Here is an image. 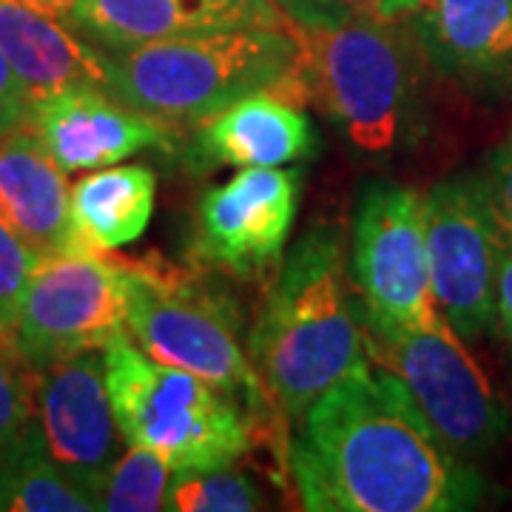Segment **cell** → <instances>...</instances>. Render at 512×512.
Returning <instances> with one entry per match:
<instances>
[{
    "label": "cell",
    "mask_w": 512,
    "mask_h": 512,
    "mask_svg": "<svg viewBox=\"0 0 512 512\" xmlns=\"http://www.w3.org/2000/svg\"><path fill=\"white\" fill-rule=\"evenodd\" d=\"M370 359L407 384L424 419L458 458L487 456L510 436L507 407L444 319L370 345Z\"/></svg>",
    "instance_id": "9"
},
{
    "label": "cell",
    "mask_w": 512,
    "mask_h": 512,
    "mask_svg": "<svg viewBox=\"0 0 512 512\" xmlns=\"http://www.w3.org/2000/svg\"><path fill=\"white\" fill-rule=\"evenodd\" d=\"M0 510H9V476L3 461H0Z\"/></svg>",
    "instance_id": "33"
},
{
    "label": "cell",
    "mask_w": 512,
    "mask_h": 512,
    "mask_svg": "<svg viewBox=\"0 0 512 512\" xmlns=\"http://www.w3.org/2000/svg\"><path fill=\"white\" fill-rule=\"evenodd\" d=\"M126 265V325L137 348L163 365L180 367L248 410L265 413L271 393L239 345L231 302L205 291L191 276L151 262Z\"/></svg>",
    "instance_id": "6"
},
{
    "label": "cell",
    "mask_w": 512,
    "mask_h": 512,
    "mask_svg": "<svg viewBox=\"0 0 512 512\" xmlns=\"http://www.w3.org/2000/svg\"><path fill=\"white\" fill-rule=\"evenodd\" d=\"M0 353H6V356H20L18 345H15V336L3 328V325H0Z\"/></svg>",
    "instance_id": "32"
},
{
    "label": "cell",
    "mask_w": 512,
    "mask_h": 512,
    "mask_svg": "<svg viewBox=\"0 0 512 512\" xmlns=\"http://www.w3.org/2000/svg\"><path fill=\"white\" fill-rule=\"evenodd\" d=\"M302 507L316 512H456L484 481L424 419L407 384L373 359L302 416L291 447Z\"/></svg>",
    "instance_id": "1"
},
{
    "label": "cell",
    "mask_w": 512,
    "mask_h": 512,
    "mask_svg": "<svg viewBox=\"0 0 512 512\" xmlns=\"http://www.w3.org/2000/svg\"><path fill=\"white\" fill-rule=\"evenodd\" d=\"M296 83L356 154L390 157L413 123L419 46L404 15L293 23Z\"/></svg>",
    "instance_id": "3"
},
{
    "label": "cell",
    "mask_w": 512,
    "mask_h": 512,
    "mask_svg": "<svg viewBox=\"0 0 512 512\" xmlns=\"http://www.w3.org/2000/svg\"><path fill=\"white\" fill-rule=\"evenodd\" d=\"M103 365L123 441L157 453L171 470L231 467L254 447V424L234 396L151 359L128 336L103 350Z\"/></svg>",
    "instance_id": "5"
},
{
    "label": "cell",
    "mask_w": 512,
    "mask_h": 512,
    "mask_svg": "<svg viewBox=\"0 0 512 512\" xmlns=\"http://www.w3.org/2000/svg\"><path fill=\"white\" fill-rule=\"evenodd\" d=\"M171 484V467L146 447L128 444L123 456L111 464L103 484L106 512H157L165 510V493Z\"/></svg>",
    "instance_id": "22"
},
{
    "label": "cell",
    "mask_w": 512,
    "mask_h": 512,
    "mask_svg": "<svg viewBox=\"0 0 512 512\" xmlns=\"http://www.w3.org/2000/svg\"><path fill=\"white\" fill-rule=\"evenodd\" d=\"M319 154V134L305 103L279 92H259L202 120L194 140L200 165L279 168Z\"/></svg>",
    "instance_id": "16"
},
{
    "label": "cell",
    "mask_w": 512,
    "mask_h": 512,
    "mask_svg": "<svg viewBox=\"0 0 512 512\" xmlns=\"http://www.w3.org/2000/svg\"><path fill=\"white\" fill-rule=\"evenodd\" d=\"M43 256L0 214V325L15 336L20 299Z\"/></svg>",
    "instance_id": "24"
},
{
    "label": "cell",
    "mask_w": 512,
    "mask_h": 512,
    "mask_svg": "<svg viewBox=\"0 0 512 512\" xmlns=\"http://www.w3.org/2000/svg\"><path fill=\"white\" fill-rule=\"evenodd\" d=\"M313 23L345 18H384V0H311Z\"/></svg>",
    "instance_id": "27"
},
{
    "label": "cell",
    "mask_w": 512,
    "mask_h": 512,
    "mask_svg": "<svg viewBox=\"0 0 512 512\" xmlns=\"http://www.w3.org/2000/svg\"><path fill=\"white\" fill-rule=\"evenodd\" d=\"M484 183H487V194H490L501 237L507 245H512V128L507 140L493 151Z\"/></svg>",
    "instance_id": "25"
},
{
    "label": "cell",
    "mask_w": 512,
    "mask_h": 512,
    "mask_svg": "<svg viewBox=\"0 0 512 512\" xmlns=\"http://www.w3.org/2000/svg\"><path fill=\"white\" fill-rule=\"evenodd\" d=\"M430 282L441 319L461 339L495 328V276L507 248L484 177L461 174L424 197Z\"/></svg>",
    "instance_id": "10"
},
{
    "label": "cell",
    "mask_w": 512,
    "mask_h": 512,
    "mask_svg": "<svg viewBox=\"0 0 512 512\" xmlns=\"http://www.w3.org/2000/svg\"><path fill=\"white\" fill-rule=\"evenodd\" d=\"M495 325L512 350V245L504 248L495 276Z\"/></svg>",
    "instance_id": "28"
},
{
    "label": "cell",
    "mask_w": 512,
    "mask_h": 512,
    "mask_svg": "<svg viewBox=\"0 0 512 512\" xmlns=\"http://www.w3.org/2000/svg\"><path fill=\"white\" fill-rule=\"evenodd\" d=\"M126 265L92 251L43 256L20 299L15 345L32 370L126 336Z\"/></svg>",
    "instance_id": "8"
},
{
    "label": "cell",
    "mask_w": 512,
    "mask_h": 512,
    "mask_svg": "<svg viewBox=\"0 0 512 512\" xmlns=\"http://www.w3.org/2000/svg\"><path fill=\"white\" fill-rule=\"evenodd\" d=\"M353 296L339 228L308 231L279 268L248 336L256 373L288 419H302L370 362V330Z\"/></svg>",
    "instance_id": "2"
},
{
    "label": "cell",
    "mask_w": 512,
    "mask_h": 512,
    "mask_svg": "<svg viewBox=\"0 0 512 512\" xmlns=\"http://www.w3.org/2000/svg\"><path fill=\"white\" fill-rule=\"evenodd\" d=\"M302 171L242 168L208 188L197 208V254L251 279L282 259L299 205Z\"/></svg>",
    "instance_id": "11"
},
{
    "label": "cell",
    "mask_w": 512,
    "mask_h": 512,
    "mask_svg": "<svg viewBox=\"0 0 512 512\" xmlns=\"http://www.w3.org/2000/svg\"><path fill=\"white\" fill-rule=\"evenodd\" d=\"M26 128L43 140L66 174L106 168L146 148H168L171 143L168 123L131 109L97 86H77L37 100Z\"/></svg>",
    "instance_id": "13"
},
{
    "label": "cell",
    "mask_w": 512,
    "mask_h": 512,
    "mask_svg": "<svg viewBox=\"0 0 512 512\" xmlns=\"http://www.w3.org/2000/svg\"><path fill=\"white\" fill-rule=\"evenodd\" d=\"M9 476V510L15 512H94L103 510L100 493L66 473L46 453L40 430L32 421L3 456Z\"/></svg>",
    "instance_id": "20"
},
{
    "label": "cell",
    "mask_w": 512,
    "mask_h": 512,
    "mask_svg": "<svg viewBox=\"0 0 512 512\" xmlns=\"http://www.w3.org/2000/svg\"><path fill=\"white\" fill-rule=\"evenodd\" d=\"M0 49L32 103L77 86L109 92V52L23 0H0Z\"/></svg>",
    "instance_id": "17"
},
{
    "label": "cell",
    "mask_w": 512,
    "mask_h": 512,
    "mask_svg": "<svg viewBox=\"0 0 512 512\" xmlns=\"http://www.w3.org/2000/svg\"><path fill=\"white\" fill-rule=\"evenodd\" d=\"M262 507V493L245 473L231 467L217 470H174L165 493L171 512H254Z\"/></svg>",
    "instance_id": "21"
},
{
    "label": "cell",
    "mask_w": 512,
    "mask_h": 512,
    "mask_svg": "<svg viewBox=\"0 0 512 512\" xmlns=\"http://www.w3.org/2000/svg\"><path fill=\"white\" fill-rule=\"evenodd\" d=\"M421 60L467 89L512 77V0H419L404 12Z\"/></svg>",
    "instance_id": "14"
},
{
    "label": "cell",
    "mask_w": 512,
    "mask_h": 512,
    "mask_svg": "<svg viewBox=\"0 0 512 512\" xmlns=\"http://www.w3.org/2000/svg\"><path fill=\"white\" fill-rule=\"evenodd\" d=\"M157 197L148 165H106L77 180L69 197V251L109 254L146 234Z\"/></svg>",
    "instance_id": "19"
},
{
    "label": "cell",
    "mask_w": 512,
    "mask_h": 512,
    "mask_svg": "<svg viewBox=\"0 0 512 512\" xmlns=\"http://www.w3.org/2000/svg\"><path fill=\"white\" fill-rule=\"evenodd\" d=\"M350 282L365 313L370 345L441 322L424 237V197L370 180L353 211Z\"/></svg>",
    "instance_id": "7"
},
{
    "label": "cell",
    "mask_w": 512,
    "mask_h": 512,
    "mask_svg": "<svg viewBox=\"0 0 512 512\" xmlns=\"http://www.w3.org/2000/svg\"><path fill=\"white\" fill-rule=\"evenodd\" d=\"M66 23L106 52L225 29H285V15L259 0H77Z\"/></svg>",
    "instance_id": "15"
},
{
    "label": "cell",
    "mask_w": 512,
    "mask_h": 512,
    "mask_svg": "<svg viewBox=\"0 0 512 512\" xmlns=\"http://www.w3.org/2000/svg\"><path fill=\"white\" fill-rule=\"evenodd\" d=\"M23 3H29V6H35V9L46 12V15H55L60 20L69 18L72 9L77 6V0H23Z\"/></svg>",
    "instance_id": "30"
},
{
    "label": "cell",
    "mask_w": 512,
    "mask_h": 512,
    "mask_svg": "<svg viewBox=\"0 0 512 512\" xmlns=\"http://www.w3.org/2000/svg\"><path fill=\"white\" fill-rule=\"evenodd\" d=\"M35 421V370L20 356L0 353V456Z\"/></svg>",
    "instance_id": "23"
},
{
    "label": "cell",
    "mask_w": 512,
    "mask_h": 512,
    "mask_svg": "<svg viewBox=\"0 0 512 512\" xmlns=\"http://www.w3.org/2000/svg\"><path fill=\"white\" fill-rule=\"evenodd\" d=\"M66 171L32 128L0 140V214L40 256L69 251Z\"/></svg>",
    "instance_id": "18"
},
{
    "label": "cell",
    "mask_w": 512,
    "mask_h": 512,
    "mask_svg": "<svg viewBox=\"0 0 512 512\" xmlns=\"http://www.w3.org/2000/svg\"><path fill=\"white\" fill-rule=\"evenodd\" d=\"M29 109H32V100L12 69L9 57L0 49V140L18 128L29 126Z\"/></svg>",
    "instance_id": "26"
},
{
    "label": "cell",
    "mask_w": 512,
    "mask_h": 512,
    "mask_svg": "<svg viewBox=\"0 0 512 512\" xmlns=\"http://www.w3.org/2000/svg\"><path fill=\"white\" fill-rule=\"evenodd\" d=\"M109 55V92L168 126H200L259 92L305 103L296 83V40L288 29H225Z\"/></svg>",
    "instance_id": "4"
},
{
    "label": "cell",
    "mask_w": 512,
    "mask_h": 512,
    "mask_svg": "<svg viewBox=\"0 0 512 512\" xmlns=\"http://www.w3.org/2000/svg\"><path fill=\"white\" fill-rule=\"evenodd\" d=\"M419 0H384V18H396V15H404L410 6H416Z\"/></svg>",
    "instance_id": "31"
},
{
    "label": "cell",
    "mask_w": 512,
    "mask_h": 512,
    "mask_svg": "<svg viewBox=\"0 0 512 512\" xmlns=\"http://www.w3.org/2000/svg\"><path fill=\"white\" fill-rule=\"evenodd\" d=\"M35 424L46 453L100 493L120 450L103 350L35 370Z\"/></svg>",
    "instance_id": "12"
},
{
    "label": "cell",
    "mask_w": 512,
    "mask_h": 512,
    "mask_svg": "<svg viewBox=\"0 0 512 512\" xmlns=\"http://www.w3.org/2000/svg\"><path fill=\"white\" fill-rule=\"evenodd\" d=\"M259 3L274 6L285 15V20H293V23H313L311 0H259Z\"/></svg>",
    "instance_id": "29"
}]
</instances>
